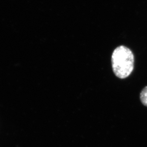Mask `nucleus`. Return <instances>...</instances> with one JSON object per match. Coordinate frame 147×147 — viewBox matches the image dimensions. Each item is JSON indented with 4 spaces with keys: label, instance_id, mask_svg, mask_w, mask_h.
<instances>
[{
    "label": "nucleus",
    "instance_id": "f03ea898",
    "mask_svg": "<svg viewBox=\"0 0 147 147\" xmlns=\"http://www.w3.org/2000/svg\"><path fill=\"white\" fill-rule=\"evenodd\" d=\"M140 98L142 103L147 106V86L142 90L140 94Z\"/></svg>",
    "mask_w": 147,
    "mask_h": 147
},
{
    "label": "nucleus",
    "instance_id": "f257e3e1",
    "mask_svg": "<svg viewBox=\"0 0 147 147\" xmlns=\"http://www.w3.org/2000/svg\"><path fill=\"white\" fill-rule=\"evenodd\" d=\"M111 62L115 75L123 79L132 73L134 67V56L129 48L121 45L116 48L113 52Z\"/></svg>",
    "mask_w": 147,
    "mask_h": 147
}]
</instances>
